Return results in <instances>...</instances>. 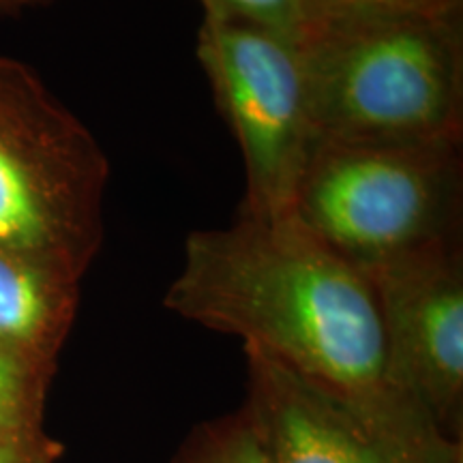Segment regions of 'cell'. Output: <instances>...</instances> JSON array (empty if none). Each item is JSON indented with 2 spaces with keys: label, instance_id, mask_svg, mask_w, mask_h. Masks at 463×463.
I'll return each mask as SVG.
<instances>
[{
  "label": "cell",
  "instance_id": "cell-1",
  "mask_svg": "<svg viewBox=\"0 0 463 463\" xmlns=\"http://www.w3.org/2000/svg\"><path fill=\"white\" fill-rule=\"evenodd\" d=\"M164 305L288 364L427 459L463 463V444L392 384L369 277L294 215L191 232Z\"/></svg>",
  "mask_w": 463,
  "mask_h": 463
},
{
  "label": "cell",
  "instance_id": "cell-2",
  "mask_svg": "<svg viewBox=\"0 0 463 463\" xmlns=\"http://www.w3.org/2000/svg\"><path fill=\"white\" fill-rule=\"evenodd\" d=\"M297 48L316 140L461 142V14L320 9Z\"/></svg>",
  "mask_w": 463,
  "mask_h": 463
},
{
  "label": "cell",
  "instance_id": "cell-3",
  "mask_svg": "<svg viewBox=\"0 0 463 463\" xmlns=\"http://www.w3.org/2000/svg\"><path fill=\"white\" fill-rule=\"evenodd\" d=\"M461 142L316 140L294 217L361 270L459 239Z\"/></svg>",
  "mask_w": 463,
  "mask_h": 463
},
{
  "label": "cell",
  "instance_id": "cell-4",
  "mask_svg": "<svg viewBox=\"0 0 463 463\" xmlns=\"http://www.w3.org/2000/svg\"><path fill=\"white\" fill-rule=\"evenodd\" d=\"M109 161L33 67L0 56V245L82 279L103 242Z\"/></svg>",
  "mask_w": 463,
  "mask_h": 463
},
{
  "label": "cell",
  "instance_id": "cell-5",
  "mask_svg": "<svg viewBox=\"0 0 463 463\" xmlns=\"http://www.w3.org/2000/svg\"><path fill=\"white\" fill-rule=\"evenodd\" d=\"M202 9L198 58L245 164L241 217H292L316 142L297 43L217 5Z\"/></svg>",
  "mask_w": 463,
  "mask_h": 463
},
{
  "label": "cell",
  "instance_id": "cell-6",
  "mask_svg": "<svg viewBox=\"0 0 463 463\" xmlns=\"http://www.w3.org/2000/svg\"><path fill=\"white\" fill-rule=\"evenodd\" d=\"M384 324L389 372L450 442L463 444V262L459 239L363 270Z\"/></svg>",
  "mask_w": 463,
  "mask_h": 463
},
{
  "label": "cell",
  "instance_id": "cell-7",
  "mask_svg": "<svg viewBox=\"0 0 463 463\" xmlns=\"http://www.w3.org/2000/svg\"><path fill=\"white\" fill-rule=\"evenodd\" d=\"M245 356L247 392L239 412L270 463H436L266 352L245 345Z\"/></svg>",
  "mask_w": 463,
  "mask_h": 463
},
{
  "label": "cell",
  "instance_id": "cell-8",
  "mask_svg": "<svg viewBox=\"0 0 463 463\" xmlns=\"http://www.w3.org/2000/svg\"><path fill=\"white\" fill-rule=\"evenodd\" d=\"M78 300V277L0 245V345L54 372Z\"/></svg>",
  "mask_w": 463,
  "mask_h": 463
},
{
  "label": "cell",
  "instance_id": "cell-9",
  "mask_svg": "<svg viewBox=\"0 0 463 463\" xmlns=\"http://www.w3.org/2000/svg\"><path fill=\"white\" fill-rule=\"evenodd\" d=\"M52 369L0 345V436L42 433Z\"/></svg>",
  "mask_w": 463,
  "mask_h": 463
},
{
  "label": "cell",
  "instance_id": "cell-10",
  "mask_svg": "<svg viewBox=\"0 0 463 463\" xmlns=\"http://www.w3.org/2000/svg\"><path fill=\"white\" fill-rule=\"evenodd\" d=\"M170 463H270L241 412L194 427Z\"/></svg>",
  "mask_w": 463,
  "mask_h": 463
},
{
  "label": "cell",
  "instance_id": "cell-11",
  "mask_svg": "<svg viewBox=\"0 0 463 463\" xmlns=\"http://www.w3.org/2000/svg\"><path fill=\"white\" fill-rule=\"evenodd\" d=\"M298 43L311 17V0H200Z\"/></svg>",
  "mask_w": 463,
  "mask_h": 463
},
{
  "label": "cell",
  "instance_id": "cell-12",
  "mask_svg": "<svg viewBox=\"0 0 463 463\" xmlns=\"http://www.w3.org/2000/svg\"><path fill=\"white\" fill-rule=\"evenodd\" d=\"M461 7L463 0H311V15L320 9H369L397 11V14L450 15L461 14Z\"/></svg>",
  "mask_w": 463,
  "mask_h": 463
},
{
  "label": "cell",
  "instance_id": "cell-13",
  "mask_svg": "<svg viewBox=\"0 0 463 463\" xmlns=\"http://www.w3.org/2000/svg\"><path fill=\"white\" fill-rule=\"evenodd\" d=\"M61 444L45 436H0V463H56Z\"/></svg>",
  "mask_w": 463,
  "mask_h": 463
},
{
  "label": "cell",
  "instance_id": "cell-14",
  "mask_svg": "<svg viewBox=\"0 0 463 463\" xmlns=\"http://www.w3.org/2000/svg\"><path fill=\"white\" fill-rule=\"evenodd\" d=\"M52 3H56V0H0V17L20 15L22 11L34 7H48Z\"/></svg>",
  "mask_w": 463,
  "mask_h": 463
}]
</instances>
